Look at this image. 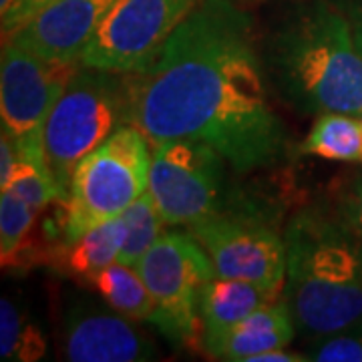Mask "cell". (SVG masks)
Listing matches in <instances>:
<instances>
[{
    "label": "cell",
    "mask_w": 362,
    "mask_h": 362,
    "mask_svg": "<svg viewBox=\"0 0 362 362\" xmlns=\"http://www.w3.org/2000/svg\"><path fill=\"white\" fill-rule=\"evenodd\" d=\"M37 209L4 189L0 194V258L2 270H28L42 256L33 244Z\"/></svg>",
    "instance_id": "16"
},
{
    "label": "cell",
    "mask_w": 362,
    "mask_h": 362,
    "mask_svg": "<svg viewBox=\"0 0 362 362\" xmlns=\"http://www.w3.org/2000/svg\"><path fill=\"white\" fill-rule=\"evenodd\" d=\"M252 21L230 0H199L153 65L129 75L127 123L151 145L197 139L235 171L284 161L290 137L272 107Z\"/></svg>",
    "instance_id": "1"
},
{
    "label": "cell",
    "mask_w": 362,
    "mask_h": 362,
    "mask_svg": "<svg viewBox=\"0 0 362 362\" xmlns=\"http://www.w3.org/2000/svg\"><path fill=\"white\" fill-rule=\"evenodd\" d=\"M127 113L129 75L81 65L42 129L45 161L65 199L78 163L117 129L129 125Z\"/></svg>",
    "instance_id": "4"
},
{
    "label": "cell",
    "mask_w": 362,
    "mask_h": 362,
    "mask_svg": "<svg viewBox=\"0 0 362 362\" xmlns=\"http://www.w3.org/2000/svg\"><path fill=\"white\" fill-rule=\"evenodd\" d=\"M135 320L107 306L81 304L65 320L66 361L73 362H141L157 354L151 340L135 326Z\"/></svg>",
    "instance_id": "12"
},
{
    "label": "cell",
    "mask_w": 362,
    "mask_h": 362,
    "mask_svg": "<svg viewBox=\"0 0 362 362\" xmlns=\"http://www.w3.org/2000/svg\"><path fill=\"white\" fill-rule=\"evenodd\" d=\"M4 189H11L18 197H23L37 211L47 209L54 202L65 204V194L57 180L52 177L51 169L23 157H18L8 181L0 187V192Z\"/></svg>",
    "instance_id": "21"
},
{
    "label": "cell",
    "mask_w": 362,
    "mask_h": 362,
    "mask_svg": "<svg viewBox=\"0 0 362 362\" xmlns=\"http://www.w3.org/2000/svg\"><path fill=\"white\" fill-rule=\"evenodd\" d=\"M284 300L282 288L240 280V278H211L199 300V316L204 328V350L228 332L233 324L244 320L252 312Z\"/></svg>",
    "instance_id": "13"
},
{
    "label": "cell",
    "mask_w": 362,
    "mask_h": 362,
    "mask_svg": "<svg viewBox=\"0 0 362 362\" xmlns=\"http://www.w3.org/2000/svg\"><path fill=\"white\" fill-rule=\"evenodd\" d=\"M296 332L292 312L284 300H280L233 324L216 342L206 346L204 352L218 361L247 362L262 352L286 349L294 340Z\"/></svg>",
    "instance_id": "14"
},
{
    "label": "cell",
    "mask_w": 362,
    "mask_h": 362,
    "mask_svg": "<svg viewBox=\"0 0 362 362\" xmlns=\"http://www.w3.org/2000/svg\"><path fill=\"white\" fill-rule=\"evenodd\" d=\"M361 127H362V115H361ZM361 161H362V157H361Z\"/></svg>",
    "instance_id": "29"
},
{
    "label": "cell",
    "mask_w": 362,
    "mask_h": 362,
    "mask_svg": "<svg viewBox=\"0 0 362 362\" xmlns=\"http://www.w3.org/2000/svg\"><path fill=\"white\" fill-rule=\"evenodd\" d=\"M226 157L197 139H169L153 145L149 194L165 226H194L226 211Z\"/></svg>",
    "instance_id": "7"
},
{
    "label": "cell",
    "mask_w": 362,
    "mask_h": 362,
    "mask_svg": "<svg viewBox=\"0 0 362 362\" xmlns=\"http://www.w3.org/2000/svg\"><path fill=\"white\" fill-rule=\"evenodd\" d=\"M90 286L103 298V302L119 314L127 316L135 322H151L156 318V304L149 294L143 276L135 266L115 262L101 270Z\"/></svg>",
    "instance_id": "17"
},
{
    "label": "cell",
    "mask_w": 362,
    "mask_h": 362,
    "mask_svg": "<svg viewBox=\"0 0 362 362\" xmlns=\"http://www.w3.org/2000/svg\"><path fill=\"white\" fill-rule=\"evenodd\" d=\"M340 214L350 232L362 240V180L356 181L354 187L346 194Z\"/></svg>",
    "instance_id": "24"
},
{
    "label": "cell",
    "mask_w": 362,
    "mask_h": 362,
    "mask_svg": "<svg viewBox=\"0 0 362 362\" xmlns=\"http://www.w3.org/2000/svg\"><path fill=\"white\" fill-rule=\"evenodd\" d=\"M306 354L316 362H362V326L356 324L334 334L314 338Z\"/></svg>",
    "instance_id": "22"
},
{
    "label": "cell",
    "mask_w": 362,
    "mask_h": 362,
    "mask_svg": "<svg viewBox=\"0 0 362 362\" xmlns=\"http://www.w3.org/2000/svg\"><path fill=\"white\" fill-rule=\"evenodd\" d=\"M16 161H18L16 141H14L13 135L2 127V137H0V187L8 181Z\"/></svg>",
    "instance_id": "26"
},
{
    "label": "cell",
    "mask_w": 362,
    "mask_h": 362,
    "mask_svg": "<svg viewBox=\"0 0 362 362\" xmlns=\"http://www.w3.org/2000/svg\"><path fill=\"white\" fill-rule=\"evenodd\" d=\"M187 230L204 246L218 276L252 280L284 290V235L254 214L226 209L195 221Z\"/></svg>",
    "instance_id": "10"
},
{
    "label": "cell",
    "mask_w": 362,
    "mask_h": 362,
    "mask_svg": "<svg viewBox=\"0 0 362 362\" xmlns=\"http://www.w3.org/2000/svg\"><path fill=\"white\" fill-rule=\"evenodd\" d=\"M346 18L352 39L362 52V0H328Z\"/></svg>",
    "instance_id": "25"
},
{
    "label": "cell",
    "mask_w": 362,
    "mask_h": 362,
    "mask_svg": "<svg viewBox=\"0 0 362 362\" xmlns=\"http://www.w3.org/2000/svg\"><path fill=\"white\" fill-rule=\"evenodd\" d=\"M81 63H52L14 47L2 49L0 117L2 127L16 141L18 157L47 165L42 129L54 103L63 95Z\"/></svg>",
    "instance_id": "9"
},
{
    "label": "cell",
    "mask_w": 362,
    "mask_h": 362,
    "mask_svg": "<svg viewBox=\"0 0 362 362\" xmlns=\"http://www.w3.org/2000/svg\"><path fill=\"white\" fill-rule=\"evenodd\" d=\"M310 361L308 354H300V352H290L286 349H276L268 350V352H262L252 356L247 362H306Z\"/></svg>",
    "instance_id": "27"
},
{
    "label": "cell",
    "mask_w": 362,
    "mask_h": 362,
    "mask_svg": "<svg viewBox=\"0 0 362 362\" xmlns=\"http://www.w3.org/2000/svg\"><path fill=\"white\" fill-rule=\"evenodd\" d=\"M113 2L115 0H52L4 39V45L11 42L42 61L81 63L83 52Z\"/></svg>",
    "instance_id": "11"
},
{
    "label": "cell",
    "mask_w": 362,
    "mask_h": 362,
    "mask_svg": "<svg viewBox=\"0 0 362 362\" xmlns=\"http://www.w3.org/2000/svg\"><path fill=\"white\" fill-rule=\"evenodd\" d=\"M137 270L156 304L153 326L181 349L204 350L199 300L204 286L218 276L204 246L192 233L163 232Z\"/></svg>",
    "instance_id": "6"
},
{
    "label": "cell",
    "mask_w": 362,
    "mask_h": 362,
    "mask_svg": "<svg viewBox=\"0 0 362 362\" xmlns=\"http://www.w3.org/2000/svg\"><path fill=\"white\" fill-rule=\"evenodd\" d=\"M274 87L306 115H362V52L328 0L300 4L262 45Z\"/></svg>",
    "instance_id": "2"
},
{
    "label": "cell",
    "mask_w": 362,
    "mask_h": 362,
    "mask_svg": "<svg viewBox=\"0 0 362 362\" xmlns=\"http://www.w3.org/2000/svg\"><path fill=\"white\" fill-rule=\"evenodd\" d=\"M47 352V340L37 324L18 310L13 300L0 302V356L2 361H40Z\"/></svg>",
    "instance_id": "19"
},
{
    "label": "cell",
    "mask_w": 362,
    "mask_h": 362,
    "mask_svg": "<svg viewBox=\"0 0 362 362\" xmlns=\"http://www.w3.org/2000/svg\"><path fill=\"white\" fill-rule=\"evenodd\" d=\"M121 218L127 226V238H125V246L121 250L119 262L137 268V264L147 254V250L153 246L159 240V235L163 233L165 221L161 218L149 192L143 194L139 199H135L121 214Z\"/></svg>",
    "instance_id": "20"
},
{
    "label": "cell",
    "mask_w": 362,
    "mask_h": 362,
    "mask_svg": "<svg viewBox=\"0 0 362 362\" xmlns=\"http://www.w3.org/2000/svg\"><path fill=\"white\" fill-rule=\"evenodd\" d=\"M284 302L302 337L362 322V240L344 221L302 209L288 223Z\"/></svg>",
    "instance_id": "3"
},
{
    "label": "cell",
    "mask_w": 362,
    "mask_h": 362,
    "mask_svg": "<svg viewBox=\"0 0 362 362\" xmlns=\"http://www.w3.org/2000/svg\"><path fill=\"white\" fill-rule=\"evenodd\" d=\"M125 238L127 226L119 216L115 220L103 221L90 228L73 242H65L63 247H59L52 254L51 259H54L57 266L69 276L90 284V280L99 272L119 262L121 250L125 246Z\"/></svg>",
    "instance_id": "15"
},
{
    "label": "cell",
    "mask_w": 362,
    "mask_h": 362,
    "mask_svg": "<svg viewBox=\"0 0 362 362\" xmlns=\"http://www.w3.org/2000/svg\"><path fill=\"white\" fill-rule=\"evenodd\" d=\"M49 2H52V0H16L13 8L2 16V35H4V39H8L18 26L25 25L30 16H35Z\"/></svg>",
    "instance_id": "23"
},
{
    "label": "cell",
    "mask_w": 362,
    "mask_h": 362,
    "mask_svg": "<svg viewBox=\"0 0 362 362\" xmlns=\"http://www.w3.org/2000/svg\"><path fill=\"white\" fill-rule=\"evenodd\" d=\"M14 2H16V0H0V14L4 16V14L8 13L14 6Z\"/></svg>",
    "instance_id": "28"
},
{
    "label": "cell",
    "mask_w": 362,
    "mask_h": 362,
    "mask_svg": "<svg viewBox=\"0 0 362 362\" xmlns=\"http://www.w3.org/2000/svg\"><path fill=\"white\" fill-rule=\"evenodd\" d=\"M199 0H115L81 65L135 75L153 65Z\"/></svg>",
    "instance_id": "8"
},
{
    "label": "cell",
    "mask_w": 362,
    "mask_h": 362,
    "mask_svg": "<svg viewBox=\"0 0 362 362\" xmlns=\"http://www.w3.org/2000/svg\"><path fill=\"white\" fill-rule=\"evenodd\" d=\"M300 151L326 161H361V121L346 113H324L312 125L308 137L300 143Z\"/></svg>",
    "instance_id": "18"
},
{
    "label": "cell",
    "mask_w": 362,
    "mask_h": 362,
    "mask_svg": "<svg viewBox=\"0 0 362 362\" xmlns=\"http://www.w3.org/2000/svg\"><path fill=\"white\" fill-rule=\"evenodd\" d=\"M149 139L133 125H123L85 157L75 169L65 204V242L115 220L149 189Z\"/></svg>",
    "instance_id": "5"
}]
</instances>
